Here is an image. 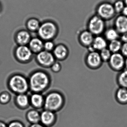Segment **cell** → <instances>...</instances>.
Masks as SVG:
<instances>
[{
	"label": "cell",
	"instance_id": "d6a6232c",
	"mask_svg": "<svg viewBox=\"0 0 127 127\" xmlns=\"http://www.w3.org/2000/svg\"><path fill=\"white\" fill-rule=\"evenodd\" d=\"M8 127H23L22 125L18 122H12L10 124Z\"/></svg>",
	"mask_w": 127,
	"mask_h": 127
},
{
	"label": "cell",
	"instance_id": "1f68e13d",
	"mask_svg": "<svg viewBox=\"0 0 127 127\" xmlns=\"http://www.w3.org/2000/svg\"><path fill=\"white\" fill-rule=\"evenodd\" d=\"M120 38L122 43H127V32L121 35Z\"/></svg>",
	"mask_w": 127,
	"mask_h": 127
},
{
	"label": "cell",
	"instance_id": "83f0119b",
	"mask_svg": "<svg viewBox=\"0 0 127 127\" xmlns=\"http://www.w3.org/2000/svg\"><path fill=\"white\" fill-rule=\"evenodd\" d=\"M55 46L54 42L52 40L45 41L44 42V50L51 52L53 50Z\"/></svg>",
	"mask_w": 127,
	"mask_h": 127
},
{
	"label": "cell",
	"instance_id": "6da1fadb",
	"mask_svg": "<svg viewBox=\"0 0 127 127\" xmlns=\"http://www.w3.org/2000/svg\"><path fill=\"white\" fill-rule=\"evenodd\" d=\"M29 89L33 93H40L47 89L50 85V75L42 70H37L33 72L28 80Z\"/></svg>",
	"mask_w": 127,
	"mask_h": 127
},
{
	"label": "cell",
	"instance_id": "8fae6325",
	"mask_svg": "<svg viewBox=\"0 0 127 127\" xmlns=\"http://www.w3.org/2000/svg\"><path fill=\"white\" fill-rule=\"evenodd\" d=\"M69 53L68 47L65 45L61 43L56 45L52 51L56 60L59 61L66 59L68 57Z\"/></svg>",
	"mask_w": 127,
	"mask_h": 127
},
{
	"label": "cell",
	"instance_id": "5bb4252c",
	"mask_svg": "<svg viewBox=\"0 0 127 127\" xmlns=\"http://www.w3.org/2000/svg\"><path fill=\"white\" fill-rule=\"evenodd\" d=\"M44 42L39 37H34L31 39L28 44V47L33 53L36 54L44 49Z\"/></svg>",
	"mask_w": 127,
	"mask_h": 127
},
{
	"label": "cell",
	"instance_id": "d6986e66",
	"mask_svg": "<svg viewBox=\"0 0 127 127\" xmlns=\"http://www.w3.org/2000/svg\"><path fill=\"white\" fill-rule=\"evenodd\" d=\"M116 100L122 104H127V89L120 87L116 90L115 93Z\"/></svg>",
	"mask_w": 127,
	"mask_h": 127
},
{
	"label": "cell",
	"instance_id": "836d02e7",
	"mask_svg": "<svg viewBox=\"0 0 127 127\" xmlns=\"http://www.w3.org/2000/svg\"><path fill=\"white\" fill-rule=\"evenodd\" d=\"M122 15L127 17V6H125L122 12Z\"/></svg>",
	"mask_w": 127,
	"mask_h": 127
},
{
	"label": "cell",
	"instance_id": "277c9868",
	"mask_svg": "<svg viewBox=\"0 0 127 127\" xmlns=\"http://www.w3.org/2000/svg\"><path fill=\"white\" fill-rule=\"evenodd\" d=\"M58 28L56 25L51 21H47L40 25L37 31L39 37L43 41L53 40L58 33Z\"/></svg>",
	"mask_w": 127,
	"mask_h": 127
},
{
	"label": "cell",
	"instance_id": "9a60e30c",
	"mask_svg": "<svg viewBox=\"0 0 127 127\" xmlns=\"http://www.w3.org/2000/svg\"><path fill=\"white\" fill-rule=\"evenodd\" d=\"M31 39V36L28 31L21 30L16 34L15 41L18 45H27L29 44Z\"/></svg>",
	"mask_w": 127,
	"mask_h": 127
},
{
	"label": "cell",
	"instance_id": "e575fe53",
	"mask_svg": "<svg viewBox=\"0 0 127 127\" xmlns=\"http://www.w3.org/2000/svg\"><path fill=\"white\" fill-rule=\"evenodd\" d=\"M30 127H44L41 125L38 124H34L31 125Z\"/></svg>",
	"mask_w": 127,
	"mask_h": 127
},
{
	"label": "cell",
	"instance_id": "ffe728a7",
	"mask_svg": "<svg viewBox=\"0 0 127 127\" xmlns=\"http://www.w3.org/2000/svg\"><path fill=\"white\" fill-rule=\"evenodd\" d=\"M121 35L115 28H110L104 32V37L107 41L110 42L119 39Z\"/></svg>",
	"mask_w": 127,
	"mask_h": 127
},
{
	"label": "cell",
	"instance_id": "603a6c76",
	"mask_svg": "<svg viewBox=\"0 0 127 127\" xmlns=\"http://www.w3.org/2000/svg\"><path fill=\"white\" fill-rule=\"evenodd\" d=\"M30 101V98L26 94L17 95L16 97V101L17 104L21 107L28 106Z\"/></svg>",
	"mask_w": 127,
	"mask_h": 127
},
{
	"label": "cell",
	"instance_id": "52a82bcc",
	"mask_svg": "<svg viewBox=\"0 0 127 127\" xmlns=\"http://www.w3.org/2000/svg\"><path fill=\"white\" fill-rule=\"evenodd\" d=\"M85 61L86 66L92 69L99 68L103 62L100 53L95 51L88 52L85 57Z\"/></svg>",
	"mask_w": 127,
	"mask_h": 127
},
{
	"label": "cell",
	"instance_id": "8d00e7d4",
	"mask_svg": "<svg viewBox=\"0 0 127 127\" xmlns=\"http://www.w3.org/2000/svg\"><path fill=\"white\" fill-rule=\"evenodd\" d=\"M125 68L127 69V57L125 58Z\"/></svg>",
	"mask_w": 127,
	"mask_h": 127
},
{
	"label": "cell",
	"instance_id": "4dcf8cb0",
	"mask_svg": "<svg viewBox=\"0 0 127 127\" xmlns=\"http://www.w3.org/2000/svg\"><path fill=\"white\" fill-rule=\"evenodd\" d=\"M120 53L125 58L127 57V43H123Z\"/></svg>",
	"mask_w": 127,
	"mask_h": 127
},
{
	"label": "cell",
	"instance_id": "f1b7e54d",
	"mask_svg": "<svg viewBox=\"0 0 127 127\" xmlns=\"http://www.w3.org/2000/svg\"><path fill=\"white\" fill-rule=\"evenodd\" d=\"M10 98V95L8 93L3 92L0 94V102L2 103H8Z\"/></svg>",
	"mask_w": 127,
	"mask_h": 127
},
{
	"label": "cell",
	"instance_id": "cb8c5ba5",
	"mask_svg": "<svg viewBox=\"0 0 127 127\" xmlns=\"http://www.w3.org/2000/svg\"><path fill=\"white\" fill-rule=\"evenodd\" d=\"M27 27L30 31L34 32L38 31L40 26L39 22L35 19H29L27 22Z\"/></svg>",
	"mask_w": 127,
	"mask_h": 127
},
{
	"label": "cell",
	"instance_id": "7a4b0ae2",
	"mask_svg": "<svg viewBox=\"0 0 127 127\" xmlns=\"http://www.w3.org/2000/svg\"><path fill=\"white\" fill-rule=\"evenodd\" d=\"M65 102V97L62 93L57 91H51L44 97V106L47 110L53 112L61 109Z\"/></svg>",
	"mask_w": 127,
	"mask_h": 127
},
{
	"label": "cell",
	"instance_id": "4fadbf2b",
	"mask_svg": "<svg viewBox=\"0 0 127 127\" xmlns=\"http://www.w3.org/2000/svg\"><path fill=\"white\" fill-rule=\"evenodd\" d=\"M115 28L120 35L127 32V17L121 15L115 22Z\"/></svg>",
	"mask_w": 127,
	"mask_h": 127
},
{
	"label": "cell",
	"instance_id": "d590c367",
	"mask_svg": "<svg viewBox=\"0 0 127 127\" xmlns=\"http://www.w3.org/2000/svg\"><path fill=\"white\" fill-rule=\"evenodd\" d=\"M0 127H6V125L3 123L0 122Z\"/></svg>",
	"mask_w": 127,
	"mask_h": 127
},
{
	"label": "cell",
	"instance_id": "ac0fdd59",
	"mask_svg": "<svg viewBox=\"0 0 127 127\" xmlns=\"http://www.w3.org/2000/svg\"><path fill=\"white\" fill-rule=\"evenodd\" d=\"M30 101L33 106L39 108L44 104V97L41 93H33L30 97Z\"/></svg>",
	"mask_w": 127,
	"mask_h": 127
},
{
	"label": "cell",
	"instance_id": "ba28073f",
	"mask_svg": "<svg viewBox=\"0 0 127 127\" xmlns=\"http://www.w3.org/2000/svg\"><path fill=\"white\" fill-rule=\"evenodd\" d=\"M36 60L38 64L46 68H50L56 60L53 53L44 50L37 54Z\"/></svg>",
	"mask_w": 127,
	"mask_h": 127
},
{
	"label": "cell",
	"instance_id": "5b68a950",
	"mask_svg": "<svg viewBox=\"0 0 127 127\" xmlns=\"http://www.w3.org/2000/svg\"><path fill=\"white\" fill-rule=\"evenodd\" d=\"M104 20L97 15L93 16L89 20L88 30L94 36L101 35L106 30Z\"/></svg>",
	"mask_w": 127,
	"mask_h": 127
},
{
	"label": "cell",
	"instance_id": "4316f807",
	"mask_svg": "<svg viewBox=\"0 0 127 127\" xmlns=\"http://www.w3.org/2000/svg\"><path fill=\"white\" fill-rule=\"evenodd\" d=\"M113 5L116 13H121L123 9L126 6L124 1L122 0L116 1Z\"/></svg>",
	"mask_w": 127,
	"mask_h": 127
},
{
	"label": "cell",
	"instance_id": "2e32d148",
	"mask_svg": "<svg viewBox=\"0 0 127 127\" xmlns=\"http://www.w3.org/2000/svg\"><path fill=\"white\" fill-rule=\"evenodd\" d=\"M108 42L104 36L101 35L95 36L91 46L96 51H101L107 48Z\"/></svg>",
	"mask_w": 127,
	"mask_h": 127
},
{
	"label": "cell",
	"instance_id": "7c38bea8",
	"mask_svg": "<svg viewBox=\"0 0 127 127\" xmlns=\"http://www.w3.org/2000/svg\"><path fill=\"white\" fill-rule=\"evenodd\" d=\"M95 36L88 30L82 31L78 37V41L83 47L88 48L91 46Z\"/></svg>",
	"mask_w": 127,
	"mask_h": 127
},
{
	"label": "cell",
	"instance_id": "484cf974",
	"mask_svg": "<svg viewBox=\"0 0 127 127\" xmlns=\"http://www.w3.org/2000/svg\"><path fill=\"white\" fill-rule=\"evenodd\" d=\"M99 53L103 62H109L112 54L108 48L102 50Z\"/></svg>",
	"mask_w": 127,
	"mask_h": 127
},
{
	"label": "cell",
	"instance_id": "74e56055",
	"mask_svg": "<svg viewBox=\"0 0 127 127\" xmlns=\"http://www.w3.org/2000/svg\"><path fill=\"white\" fill-rule=\"evenodd\" d=\"M124 1L125 3L126 6H127V0H124Z\"/></svg>",
	"mask_w": 127,
	"mask_h": 127
},
{
	"label": "cell",
	"instance_id": "e0dca14e",
	"mask_svg": "<svg viewBox=\"0 0 127 127\" xmlns=\"http://www.w3.org/2000/svg\"><path fill=\"white\" fill-rule=\"evenodd\" d=\"M53 112L46 110L42 113L40 115V120L42 124L45 125H48L53 122L55 117Z\"/></svg>",
	"mask_w": 127,
	"mask_h": 127
},
{
	"label": "cell",
	"instance_id": "44dd1931",
	"mask_svg": "<svg viewBox=\"0 0 127 127\" xmlns=\"http://www.w3.org/2000/svg\"><path fill=\"white\" fill-rule=\"evenodd\" d=\"M117 83L120 87L127 89V69L119 72L116 78Z\"/></svg>",
	"mask_w": 127,
	"mask_h": 127
},
{
	"label": "cell",
	"instance_id": "d4e9b609",
	"mask_svg": "<svg viewBox=\"0 0 127 127\" xmlns=\"http://www.w3.org/2000/svg\"><path fill=\"white\" fill-rule=\"evenodd\" d=\"M28 118L30 121L34 124H37L40 120V115L37 111L31 110L28 114Z\"/></svg>",
	"mask_w": 127,
	"mask_h": 127
},
{
	"label": "cell",
	"instance_id": "f546056e",
	"mask_svg": "<svg viewBox=\"0 0 127 127\" xmlns=\"http://www.w3.org/2000/svg\"><path fill=\"white\" fill-rule=\"evenodd\" d=\"M50 68L53 72L58 73L62 69V65L59 62H55Z\"/></svg>",
	"mask_w": 127,
	"mask_h": 127
},
{
	"label": "cell",
	"instance_id": "3957f363",
	"mask_svg": "<svg viewBox=\"0 0 127 127\" xmlns=\"http://www.w3.org/2000/svg\"><path fill=\"white\" fill-rule=\"evenodd\" d=\"M8 85L10 90L17 95L26 94L30 90L28 80L20 74L11 76L9 79Z\"/></svg>",
	"mask_w": 127,
	"mask_h": 127
},
{
	"label": "cell",
	"instance_id": "30bf717a",
	"mask_svg": "<svg viewBox=\"0 0 127 127\" xmlns=\"http://www.w3.org/2000/svg\"><path fill=\"white\" fill-rule=\"evenodd\" d=\"M125 58L119 53H113L108 63L113 71L120 72L125 68Z\"/></svg>",
	"mask_w": 127,
	"mask_h": 127
},
{
	"label": "cell",
	"instance_id": "8992f818",
	"mask_svg": "<svg viewBox=\"0 0 127 127\" xmlns=\"http://www.w3.org/2000/svg\"><path fill=\"white\" fill-rule=\"evenodd\" d=\"M97 12V15L104 20L112 18L116 13L113 4L109 2H103L99 4Z\"/></svg>",
	"mask_w": 127,
	"mask_h": 127
},
{
	"label": "cell",
	"instance_id": "9c48e42d",
	"mask_svg": "<svg viewBox=\"0 0 127 127\" xmlns=\"http://www.w3.org/2000/svg\"><path fill=\"white\" fill-rule=\"evenodd\" d=\"M15 57L18 62L27 63L31 60L33 53L27 45H18L15 50Z\"/></svg>",
	"mask_w": 127,
	"mask_h": 127
},
{
	"label": "cell",
	"instance_id": "7402d4cb",
	"mask_svg": "<svg viewBox=\"0 0 127 127\" xmlns=\"http://www.w3.org/2000/svg\"><path fill=\"white\" fill-rule=\"evenodd\" d=\"M123 43L119 39L110 42L107 48L112 53H119L121 51Z\"/></svg>",
	"mask_w": 127,
	"mask_h": 127
}]
</instances>
